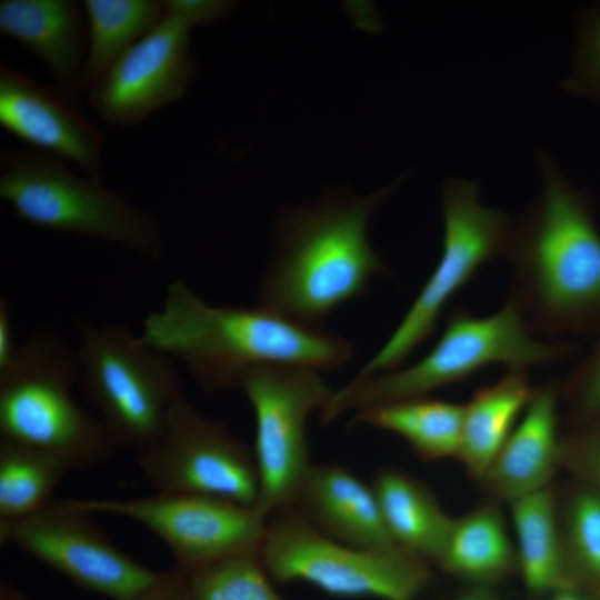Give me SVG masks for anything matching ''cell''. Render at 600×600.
<instances>
[{"instance_id":"5","label":"cell","mask_w":600,"mask_h":600,"mask_svg":"<svg viewBox=\"0 0 600 600\" xmlns=\"http://www.w3.org/2000/svg\"><path fill=\"white\" fill-rule=\"evenodd\" d=\"M78 379V352L51 329L32 331L0 371L1 440L51 454L71 470L111 460L120 447L103 422L74 401Z\"/></svg>"},{"instance_id":"6","label":"cell","mask_w":600,"mask_h":600,"mask_svg":"<svg viewBox=\"0 0 600 600\" xmlns=\"http://www.w3.org/2000/svg\"><path fill=\"white\" fill-rule=\"evenodd\" d=\"M0 197L30 226L111 242L148 259L162 254V236L153 217L103 182L74 173L54 156L3 150Z\"/></svg>"},{"instance_id":"19","label":"cell","mask_w":600,"mask_h":600,"mask_svg":"<svg viewBox=\"0 0 600 600\" xmlns=\"http://www.w3.org/2000/svg\"><path fill=\"white\" fill-rule=\"evenodd\" d=\"M371 486L392 540L428 564H438L453 518L443 511L432 491L396 468L378 470Z\"/></svg>"},{"instance_id":"21","label":"cell","mask_w":600,"mask_h":600,"mask_svg":"<svg viewBox=\"0 0 600 600\" xmlns=\"http://www.w3.org/2000/svg\"><path fill=\"white\" fill-rule=\"evenodd\" d=\"M518 570L528 593L544 598L573 587L566 568L558 501L550 487L510 503Z\"/></svg>"},{"instance_id":"20","label":"cell","mask_w":600,"mask_h":600,"mask_svg":"<svg viewBox=\"0 0 600 600\" xmlns=\"http://www.w3.org/2000/svg\"><path fill=\"white\" fill-rule=\"evenodd\" d=\"M534 388L526 369H509L463 404L458 458L481 481L524 412Z\"/></svg>"},{"instance_id":"11","label":"cell","mask_w":600,"mask_h":600,"mask_svg":"<svg viewBox=\"0 0 600 600\" xmlns=\"http://www.w3.org/2000/svg\"><path fill=\"white\" fill-rule=\"evenodd\" d=\"M138 466L160 493L207 496L251 508L258 501L252 448L184 396L172 404L160 436L139 451Z\"/></svg>"},{"instance_id":"23","label":"cell","mask_w":600,"mask_h":600,"mask_svg":"<svg viewBox=\"0 0 600 600\" xmlns=\"http://www.w3.org/2000/svg\"><path fill=\"white\" fill-rule=\"evenodd\" d=\"M463 404L420 397L354 413L352 423H362L402 438L424 461L458 458Z\"/></svg>"},{"instance_id":"8","label":"cell","mask_w":600,"mask_h":600,"mask_svg":"<svg viewBox=\"0 0 600 600\" xmlns=\"http://www.w3.org/2000/svg\"><path fill=\"white\" fill-rule=\"evenodd\" d=\"M78 328V381L118 446L140 451L160 436L183 396L173 363L123 326L80 319Z\"/></svg>"},{"instance_id":"13","label":"cell","mask_w":600,"mask_h":600,"mask_svg":"<svg viewBox=\"0 0 600 600\" xmlns=\"http://www.w3.org/2000/svg\"><path fill=\"white\" fill-rule=\"evenodd\" d=\"M71 501L89 513L117 514L143 526L167 544L183 573L259 549L268 520L256 508L199 494Z\"/></svg>"},{"instance_id":"4","label":"cell","mask_w":600,"mask_h":600,"mask_svg":"<svg viewBox=\"0 0 600 600\" xmlns=\"http://www.w3.org/2000/svg\"><path fill=\"white\" fill-rule=\"evenodd\" d=\"M578 347L571 342H543L532 331L519 307L510 298L494 313L473 316L456 309L444 329L420 360L406 368L352 378L334 390L320 410L323 423L347 412L360 411L401 401L428 397L442 387L462 382L493 363L509 369L551 366L573 357Z\"/></svg>"},{"instance_id":"14","label":"cell","mask_w":600,"mask_h":600,"mask_svg":"<svg viewBox=\"0 0 600 600\" xmlns=\"http://www.w3.org/2000/svg\"><path fill=\"white\" fill-rule=\"evenodd\" d=\"M191 28L183 19L166 14L88 92L92 110L108 124L128 128L180 100L196 73Z\"/></svg>"},{"instance_id":"10","label":"cell","mask_w":600,"mask_h":600,"mask_svg":"<svg viewBox=\"0 0 600 600\" xmlns=\"http://www.w3.org/2000/svg\"><path fill=\"white\" fill-rule=\"evenodd\" d=\"M249 400L256 423L252 447L259 497L256 510L266 519L289 507L311 463L306 424L333 390L318 370L260 364L248 370L238 387Z\"/></svg>"},{"instance_id":"26","label":"cell","mask_w":600,"mask_h":600,"mask_svg":"<svg viewBox=\"0 0 600 600\" xmlns=\"http://www.w3.org/2000/svg\"><path fill=\"white\" fill-rule=\"evenodd\" d=\"M558 510L569 579L600 598V493L578 481Z\"/></svg>"},{"instance_id":"35","label":"cell","mask_w":600,"mask_h":600,"mask_svg":"<svg viewBox=\"0 0 600 600\" xmlns=\"http://www.w3.org/2000/svg\"><path fill=\"white\" fill-rule=\"evenodd\" d=\"M452 600H501L486 586H473L471 589L462 591Z\"/></svg>"},{"instance_id":"12","label":"cell","mask_w":600,"mask_h":600,"mask_svg":"<svg viewBox=\"0 0 600 600\" xmlns=\"http://www.w3.org/2000/svg\"><path fill=\"white\" fill-rule=\"evenodd\" d=\"M71 500H51L26 517L0 520V541L11 543L78 587L111 600H134L159 578L117 548Z\"/></svg>"},{"instance_id":"27","label":"cell","mask_w":600,"mask_h":600,"mask_svg":"<svg viewBox=\"0 0 600 600\" xmlns=\"http://www.w3.org/2000/svg\"><path fill=\"white\" fill-rule=\"evenodd\" d=\"M192 600H284L273 587L259 549L231 554L186 573Z\"/></svg>"},{"instance_id":"29","label":"cell","mask_w":600,"mask_h":600,"mask_svg":"<svg viewBox=\"0 0 600 600\" xmlns=\"http://www.w3.org/2000/svg\"><path fill=\"white\" fill-rule=\"evenodd\" d=\"M562 392L573 429L600 417V336L592 350L568 373Z\"/></svg>"},{"instance_id":"33","label":"cell","mask_w":600,"mask_h":600,"mask_svg":"<svg viewBox=\"0 0 600 600\" xmlns=\"http://www.w3.org/2000/svg\"><path fill=\"white\" fill-rule=\"evenodd\" d=\"M19 344L14 339V326L10 306L6 298L0 299V371L13 361Z\"/></svg>"},{"instance_id":"9","label":"cell","mask_w":600,"mask_h":600,"mask_svg":"<svg viewBox=\"0 0 600 600\" xmlns=\"http://www.w3.org/2000/svg\"><path fill=\"white\" fill-rule=\"evenodd\" d=\"M479 193L478 184L468 179L444 182L439 261L396 330L354 379L401 368L433 334L443 310L480 267L504 254L511 222L504 212L483 206Z\"/></svg>"},{"instance_id":"16","label":"cell","mask_w":600,"mask_h":600,"mask_svg":"<svg viewBox=\"0 0 600 600\" xmlns=\"http://www.w3.org/2000/svg\"><path fill=\"white\" fill-rule=\"evenodd\" d=\"M289 507L342 543L374 550L400 548L384 526L372 486L340 464H311Z\"/></svg>"},{"instance_id":"2","label":"cell","mask_w":600,"mask_h":600,"mask_svg":"<svg viewBox=\"0 0 600 600\" xmlns=\"http://www.w3.org/2000/svg\"><path fill=\"white\" fill-rule=\"evenodd\" d=\"M141 339L181 361L208 391L237 388L260 364L333 371L352 358L351 344L262 307L211 306L181 280L171 281L162 307L148 314Z\"/></svg>"},{"instance_id":"3","label":"cell","mask_w":600,"mask_h":600,"mask_svg":"<svg viewBox=\"0 0 600 600\" xmlns=\"http://www.w3.org/2000/svg\"><path fill=\"white\" fill-rule=\"evenodd\" d=\"M400 181L362 197L331 191L283 210L259 306L320 328L334 309L364 294L374 276L389 272L369 242L368 222Z\"/></svg>"},{"instance_id":"15","label":"cell","mask_w":600,"mask_h":600,"mask_svg":"<svg viewBox=\"0 0 600 600\" xmlns=\"http://www.w3.org/2000/svg\"><path fill=\"white\" fill-rule=\"evenodd\" d=\"M0 124L32 150L79 167L102 181V132L79 108V97L0 63Z\"/></svg>"},{"instance_id":"28","label":"cell","mask_w":600,"mask_h":600,"mask_svg":"<svg viewBox=\"0 0 600 600\" xmlns=\"http://www.w3.org/2000/svg\"><path fill=\"white\" fill-rule=\"evenodd\" d=\"M561 87L600 106V12L589 11L580 17L573 68Z\"/></svg>"},{"instance_id":"7","label":"cell","mask_w":600,"mask_h":600,"mask_svg":"<svg viewBox=\"0 0 600 600\" xmlns=\"http://www.w3.org/2000/svg\"><path fill=\"white\" fill-rule=\"evenodd\" d=\"M259 553L273 581L307 582L342 599L417 600L432 579L429 564L408 551L342 543L290 507L267 520Z\"/></svg>"},{"instance_id":"17","label":"cell","mask_w":600,"mask_h":600,"mask_svg":"<svg viewBox=\"0 0 600 600\" xmlns=\"http://www.w3.org/2000/svg\"><path fill=\"white\" fill-rule=\"evenodd\" d=\"M0 32L26 47L49 70L56 84L84 92L88 26L74 0H1Z\"/></svg>"},{"instance_id":"24","label":"cell","mask_w":600,"mask_h":600,"mask_svg":"<svg viewBox=\"0 0 600 600\" xmlns=\"http://www.w3.org/2000/svg\"><path fill=\"white\" fill-rule=\"evenodd\" d=\"M88 54L84 91L90 92L112 64L164 17L158 0H84Z\"/></svg>"},{"instance_id":"1","label":"cell","mask_w":600,"mask_h":600,"mask_svg":"<svg viewBox=\"0 0 600 600\" xmlns=\"http://www.w3.org/2000/svg\"><path fill=\"white\" fill-rule=\"evenodd\" d=\"M543 187L511 222L504 257L510 299L531 331L546 337L600 332V232L594 206L551 158L538 151Z\"/></svg>"},{"instance_id":"22","label":"cell","mask_w":600,"mask_h":600,"mask_svg":"<svg viewBox=\"0 0 600 600\" xmlns=\"http://www.w3.org/2000/svg\"><path fill=\"white\" fill-rule=\"evenodd\" d=\"M437 566L473 586L486 587L518 569L516 544L498 504L484 502L453 518Z\"/></svg>"},{"instance_id":"32","label":"cell","mask_w":600,"mask_h":600,"mask_svg":"<svg viewBox=\"0 0 600 600\" xmlns=\"http://www.w3.org/2000/svg\"><path fill=\"white\" fill-rule=\"evenodd\" d=\"M134 600H192L188 588L186 573L177 569L160 572L157 581Z\"/></svg>"},{"instance_id":"36","label":"cell","mask_w":600,"mask_h":600,"mask_svg":"<svg viewBox=\"0 0 600 600\" xmlns=\"http://www.w3.org/2000/svg\"><path fill=\"white\" fill-rule=\"evenodd\" d=\"M1 600H24V597L16 588L7 582L1 584Z\"/></svg>"},{"instance_id":"31","label":"cell","mask_w":600,"mask_h":600,"mask_svg":"<svg viewBox=\"0 0 600 600\" xmlns=\"http://www.w3.org/2000/svg\"><path fill=\"white\" fill-rule=\"evenodd\" d=\"M166 14L177 16L191 27L208 24L223 18L231 9L228 1L163 0Z\"/></svg>"},{"instance_id":"18","label":"cell","mask_w":600,"mask_h":600,"mask_svg":"<svg viewBox=\"0 0 600 600\" xmlns=\"http://www.w3.org/2000/svg\"><path fill=\"white\" fill-rule=\"evenodd\" d=\"M559 387L534 388L519 422L481 480L509 503L550 487L559 464Z\"/></svg>"},{"instance_id":"25","label":"cell","mask_w":600,"mask_h":600,"mask_svg":"<svg viewBox=\"0 0 600 600\" xmlns=\"http://www.w3.org/2000/svg\"><path fill=\"white\" fill-rule=\"evenodd\" d=\"M71 468L43 451L0 440V520L36 512Z\"/></svg>"},{"instance_id":"30","label":"cell","mask_w":600,"mask_h":600,"mask_svg":"<svg viewBox=\"0 0 600 600\" xmlns=\"http://www.w3.org/2000/svg\"><path fill=\"white\" fill-rule=\"evenodd\" d=\"M559 464L600 493V417L561 438Z\"/></svg>"},{"instance_id":"34","label":"cell","mask_w":600,"mask_h":600,"mask_svg":"<svg viewBox=\"0 0 600 600\" xmlns=\"http://www.w3.org/2000/svg\"><path fill=\"white\" fill-rule=\"evenodd\" d=\"M542 599L543 600H600L599 597L576 587H567V588L556 590Z\"/></svg>"}]
</instances>
